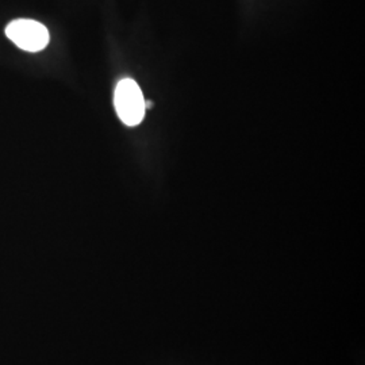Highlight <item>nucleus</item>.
Wrapping results in <instances>:
<instances>
[{"instance_id": "f257e3e1", "label": "nucleus", "mask_w": 365, "mask_h": 365, "mask_svg": "<svg viewBox=\"0 0 365 365\" xmlns=\"http://www.w3.org/2000/svg\"><path fill=\"white\" fill-rule=\"evenodd\" d=\"M114 106L118 117L126 126H137L144 120L146 111L144 95L133 78H123L118 83Z\"/></svg>"}, {"instance_id": "f03ea898", "label": "nucleus", "mask_w": 365, "mask_h": 365, "mask_svg": "<svg viewBox=\"0 0 365 365\" xmlns=\"http://www.w3.org/2000/svg\"><path fill=\"white\" fill-rule=\"evenodd\" d=\"M7 38L19 49L26 52H41L49 43L48 29L33 19H15L6 27Z\"/></svg>"}]
</instances>
